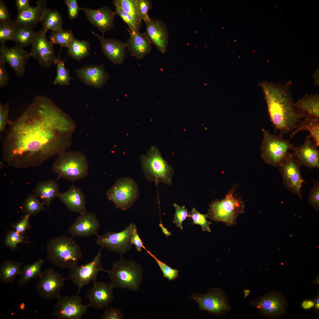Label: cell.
<instances>
[{"instance_id": "4fadbf2b", "label": "cell", "mask_w": 319, "mask_h": 319, "mask_svg": "<svg viewBox=\"0 0 319 319\" xmlns=\"http://www.w3.org/2000/svg\"><path fill=\"white\" fill-rule=\"evenodd\" d=\"M300 166L290 152L277 167L283 185L290 192L302 199L301 188L305 182L301 175Z\"/></svg>"}, {"instance_id": "277c9868", "label": "cell", "mask_w": 319, "mask_h": 319, "mask_svg": "<svg viewBox=\"0 0 319 319\" xmlns=\"http://www.w3.org/2000/svg\"><path fill=\"white\" fill-rule=\"evenodd\" d=\"M57 156L51 169L53 172L58 175L57 179L63 178L73 182L88 175V161L81 152L66 151Z\"/></svg>"}, {"instance_id": "ffe728a7", "label": "cell", "mask_w": 319, "mask_h": 319, "mask_svg": "<svg viewBox=\"0 0 319 319\" xmlns=\"http://www.w3.org/2000/svg\"><path fill=\"white\" fill-rule=\"evenodd\" d=\"M93 283V286L88 290L86 294L89 304L96 309L107 308L113 299L114 287L111 283L97 281Z\"/></svg>"}, {"instance_id": "db71d44e", "label": "cell", "mask_w": 319, "mask_h": 319, "mask_svg": "<svg viewBox=\"0 0 319 319\" xmlns=\"http://www.w3.org/2000/svg\"><path fill=\"white\" fill-rule=\"evenodd\" d=\"M30 217L29 214H25L21 220L15 225H12L14 230L23 235L25 231L30 227L29 222Z\"/></svg>"}, {"instance_id": "bcb514c9", "label": "cell", "mask_w": 319, "mask_h": 319, "mask_svg": "<svg viewBox=\"0 0 319 319\" xmlns=\"http://www.w3.org/2000/svg\"><path fill=\"white\" fill-rule=\"evenodd\" d=\"M173 206L175 209V212L173 220V223L181 230H183L182 223L187 217H190V213L188 212L185 206H180L175 203Z\"/></svg>"}, {"instance_id": "cb8c5ba5", "label": "cell", "mask_w": 319, "mask_h": 319, "mask_svg": "<svg viewBox=\"0 0 319 319\" xmlns=\"http://www.w3.org/2000/svg\"><path fill=\"white\" fill-rule=\"evenodd\" d=\"M146 30L144 32L151 44L154 45L160 52L164 54L167 48L168 35L167 27L160 20L151 19L145 22Z\"/></svg>"}, {"instance_id": "c3c4849f", "label": "cell", "mask_w": 319, "mask_h": 319, "mask_svg": "<svg viewBox=\"0 0 319 319\" xmlns=\"http://www.w3.org/2000/svg\"><path fill=\"white\" fill-rule=\"evenodd\" d=\"M9 106L8 102L3 104L0 103V133L4 132L6 126L10 125L12 122L9 118Z\"/></svg>"}, {"instance_id": "5b68a950", "label": "cell", "mask_w": 319, "mask_h": 319, "mask_svg": "<svg viewBox=\"0 0 319 319\" xmlns=\"http://www.w3.org/2000/svg\"><path fill=\"white\" fill-rule=\"evenodd\" d=\"M114 287L127 289L131 291L139 289L143 279L142 266L132 260L121 259L115 262L111 269L107 272Z\"/></svg>"}, {"instance_id": "6da1fadb", "label": "cell", "mask_w": 319, "mask_h": 319, "mask_svg": "<svg viewBox=\"0 0 319 319\" xmlns=\"http://www.w3.org/2000/svg\"><path fill=\"white\" fill-rule=\"evenodd\" d=\"M10 126L2 156L9 166L17 169L39 167L66 151L76 129L74 121L44 95L36 96Z\"/></svg>"}, {"instance_id": "30bf717a", "label": "cell", "mask_w": 319, "mask_h": 319, "mask_svg": "<svg viewBox=\"0 0 319 319\" xmlns=\"http://www.w3.org/2000/svg\"><path fill=\"white\" fill-rule=\"evenodd\" d=\"M137 230L136 225L132 223L123 230L117 232H108L100 235H98L96 243L102 248L121 254V257L129 251L132 245L131 242L132 236Z\"/></svg>"}, {"instance_id": "44dd1931", "label": "cell", "mask_w": 319, "mask_h": 319, "mask_svg": "<svg viewBox=\"0 0 319 319\" xmlns=\"http://www.w3.org/2000/svg\"><path fill=\"white\" fill-rule=\"evenodd\" d=\"M309 135L302 144L294 147L292 154L300 166L313 169L319 168V151L314 141Z\"/></svg>"}, {"instance_id": "e0dca14e", "label": "cell", "mask_w": 319, "mask_h": 319, "mask_svg": "<svg viewBox=\"0 0 319 319\" xmlns=\"http://www.w3.org/2000/svg\"><path fill=\"white\" fill-rule=\"evenodd\" d=\"M31 57L30 52L17 44L11 47L1 45L0 48V60L8 64L18 77L24 75L27 62Z\"/></svg>"}, {"instance_id": "74e56055", "label": "cell", "mask_w": 319, "mask_h": 319, "mask_svg": "<svg viewBox=\"0 0 319 319\" xmlns=\"http://www.w3.org/2000/svg\"><path fill=\"white\" fill-rule=\"evenodd\" d=\"M61 49L57 58L56 64L57 67L56 74L53 84L55 85L68 86L73 78L70 75L69 70L65 67L64 62L61 59Z\"/></svg>"}, {"instance_id": "3957f363", "label": "cell", "mask_w": 319, "mask_h": 319, "mask_svg": "<svg viewBox=\"0 0 319 319\" xmlns=\"http://www.w3.org/2000/svg\"><path fill=\"white\" fill-rule=\"evenodd\" d=\"M47 259L53 265L63 268L77 265L82 256L81 248L73 237L65 235L51 239L46 245Z\"/></svg>"}, {"instance_id": "b9f144b4", "label": "cell", "mask_w": 319, "mask_h": 319, "mask_svg": "<svg viewBox=\"0 0 319 319\" xmlns=\"http://www.w3.org/2000/svg\"><path fill=\"white\" fill-rule=\"evenodd\" d=\"M208 214H202L197 211L195 208L192 209L190 213V217L193 219V223L194 224L201 226L203 231L210 232L211 230L210 225L211 222L208 221L206 218L209 217Z\"/></svg>"}, {"instance_id": "4dcf8cb0", "label": "cell", "mask_w": 319, "mask_h": 319, "mask_svg": "<svg viewBox=\"0 0 319 319\" xmlns=\"http://www.w3.org/2000/svg\"><path fill=\"white\" fill-rule=\"evenodd\" d=\"M22 264L14 261H4L0 267V281L5 284H14L15 277L20 274Z\"/></svg>"}, {"instance_id": "f907efd6", "label": "cell", "mask_w": 319, "mask_h": 319, "mask_svg": "<svg viewBox=\"0 0 319 319\" xmlns=\"http://www.w3.org/2000/svg\"><path fill=\"white\" fill-rule=\"evenodd\" d=\"M123 318L122 311L114 307L106 308L101 317V319H122Z\"/></svg>"}, {"instance_id": "9f6ffc18", "label": "cell", "mask_w": 319, "mask_h": 319, "mask_svg": "<svg viewBox=\"0 0 319 319\" xmlns=\"http://www.w3.org/2000/svg\"><path fill=\"white\" fill-rule=\"evenodd\" d=\"M131 242L132 245H134L137 251L141 252L142 249H144L146 248L144 245V243L140 238L137 232V230L134 233L131 239Z\"/></svg>"}, {"instance_id": "f5cc1de1", "label": "cell", "mask_w": 319, "mask_h": 319, "mask_svg": "<svg viewBox=\"0 0 319 319\" xmlns=\"http://www.w3.org/2000/svg\"><path fill=\"white\" fill-rule=\"evenodd\" d=\"M68 8V16L71 19L76 18L78 15L80 7L76 0H65Z\"/></svg>"}, {"instance_id": "d6a6232c", "label": "cell", "mask_w": 319, "mask_h": 319, "mask_svg": "<svg viewBox=\"0 0 319 319\" xmlns=\"http://www.w3.org/2000/svg\"><path fill=\"white\" fill-rule=\"evenodd\" d=\"M306 130L310 132V136L313 140L314 142L318 147L319 146V119L308 118H305L300 121L296 129L290 135V140L297 133Z\"/></svg>"}, {"instance_id": "816d5d0a", "label": "cell", "mask_w": 319, "mask_h": 319, "mask_svg": "<svg viewBox=\"0 0 319 319\" xmlns=\"http://www.w3.org/2000/svg\"><path fill=\"white\" fill-rule=\"evenodd\" d=\"M11 14L4 1L0 0V24L11 23Z\"/></svg>"}, {"instance_id": "7dc6e473", "label": "cell", "mask_w": 319, "mask_h": 319, "mask_svg": "<svg viewBox=\"0 0 319 319\" xmlns=\"http://www.w3.org/2000/svg\"><path fill=\"white\" fill-rule=\"evenodd\" d=\"M25 237L23 235L15 230H12L7 235L4 242V245L10 249L15 250L17 248V245L25 241Z\"/></svg>"}, {"instance_id": "7bdbcfd3", "label": "cell", "mask_w": 319, "mask_h": 319, "mask_svg": "<svg viewBox=\"0 0 319 319\" xmlns=\"http://www.w3.org/2000/svg\"><path fill=\"white\" fill-rule=\"evenodd\" d=\"M122 9L132 18L133 20L140 28L142 20L136 13L135 7V0H117Z\"/></svg>"}, {"instance_id": "8fae6325", "label": "cell", "mask_w": 319, "mask_h": 319, "mask_svg": "<svg viewBox=\"0 0 319 319\" xmlns=\"http://www.w3.org/2000/svg\"><path fill=\"white\" fill-rule=\"evenodd\" d=\"M90 306L89 304H83L82 299L79 294L60 295L57 299L51 315L58 319H80L86 313Z\"/></svg>"}, {"instance_id": "681fc988", "label": "cell", "mask_w": 319, "mask_h": 319, "mask_svg": "<svg viewBox=\"0 0 319 319\" xmlns=\"http://www.w3.org/2000/svg\"><path fill=\"white\" fill-rule=\"evenodd\" d=\"M313 185L310 190L308 198V202L313 208L319 209V181L313 180Z\"/></svg>"}, {"instance_id": "836d02e7", "label": "cell", "mask_w": 319, "mask_h": 319, "mask_svg": "<svg viewBox=\"0 0 319 319\" xmlns=\"http://www.w3.org/2000/svg\"><path fill=\"white\" fill-rule=\"evenodd\" d=\"M44 261V259L40 258L33 263L24 266L18 279V285L21 287L24 286L32 279L38 277Z\"/></svg>"}, {"instance_id": "11a10c76", "label": "cell", "mask_w": 319, "mask_h": 319, "mask_svg": "<svg viewBox=\"0 0 319 319\" xmlns=\"http://www.w3.org/2000/svg\"><path fill=\"white\" fill-rule=\"evenodd\" d=\"M5 63L0 60V88L6 86L9 82V75L5 67Z\"/></svg>"}, {"instance_id": "f1b7e54d", "label": "cell", "mask_w": 319, "mask_h": 319, "mask_svg": "<svg viewBox=\"0 0 319 319\" xmlns=\"http://www.w3.org/2000/svg\"><path fill=\"white\" fill-rule=\"evenodd\" d=\"M301 119L311 118L319 119V94H306L294 103Z\"/></svg>"}, {"instance_id": "f546056e", "label": "cell", "mask_w": 319, "mask_h": 319, "mask_svg": "<svg viewBox=\"0 0 319 319\" xmlns=\"http://www.w3.org/2000/svg\"><path fill=\"white\" fill-rule=\"evenodd\" d=\"M33 192L44 205L49 209L53 200L58 198L61 193L57 182L52 180L38 182Z\"/></svg>"}, {"instance_id": "f6af8a7d", "label": "cell", "mask_w": 319, "mask_h": 319, "mask_svg": "<svg viewBox=\"0 0 319 319\" xmlns=\"http://www.w3.org/2000/svg\"><path fill=\"white\" fill-rule=\"evenodd\" d=\"M113 4L115 7V12L126 23L129 27V30L139 31V28L133 20L131 17L121 7L117 0H114Z\"/></svg>"}, {"instance_id": "8d00e7d4", "label": "cell", "mask_w": 319, "mask_h": 319, "mask_svg": "<svg viewBox=\"0 0 319 319\" xmlns=\"http://www.w3.org/2000/svg\"><path fill=\"white\" fill-rule=\"evenodd\" d=\"M36 34L32 27L25 26L17 27L14 41L23 48L26 47L32 44Z\"/></svg>"}, {"instance_id": "83f0119b", "label": "cell", "mask_w": 319, "mask_h": 319, "mask_svg": "<svg viewBox=\"0 0 319 319\" xmlns=\"http://www.w3.org/2000/svg\"><path fill=\"white\" fill-rule=\"evenodd\" d=\"M58 198L71 212L80 214L87 211L85 196L81 189L74 185L66 191L61 193Z\"/></svg>"}, {"instance_id": "6125c7cd", "label": "cell", "mask_w": 319, "mask_h": 319, "mask_svg": "<svg viewBox=\"0 0 319 319\" xmlns=\"http://www.w3.org/2000/svg\"><path fill=\"white\" fill-rule=\"evenodd\" d=\"M319 297H317L315 298V301H314V306L315 310L317 311H318L319 309Z\"/></svg>"}, {"instance_id": "52a82bcc", "label": "cell", "mask_w": 319, "mask_h": 319, "mask_svg": "<svg viewBox=\"0 0 319 319\" xmlns=\"http://www.w3.org/2000/svg\"><path fill=\"white\" fill-rule=\"evenodd\" d=\"M236 187L230 189L223 199H217L209 204L208 217L210 219L227 226L235 224L237 217L244 212L245 207L242 199L235 195Z\"/></svg>"}, {"instance_id": "9a60e30c", "label": "cell", "mask_w": 319, "mask_h": 319, "mask_svg": "<svg viewBox=\"0 0 319 319\" xmlns=\"http://www.w3.org/2000/svg\"><path fill=\"white\" fill-rule=\"evenodd\" d=\"M252 304L263 315L278 319L284 315L288 303L284 295L277 291H271L253 302Z\"/></svg>"}, {"instance_id": "680465c9", "label": "cell", "mask_w": 319, "mask_h": 319, "mask_svg": "<svg viewBox=\"0 0 319 319\" xmlns=\"http://www.w3.org/2000/svg\"><path fill=\"white\" fill-rule=\"evenodd\" d=\"M314 305L313 301L310 300H307L302 302L301 306L305 310H308L314 307Z\"/></svg>"}, {"instance_id": "ee69618b", "label": "cell", "mask_w": 319, "mask_h": 319, "mask_svg": "<svg viewBox=\"0 0 319 319\" xmlns=\"http://www.w3.org/2000/svg\"><path fill=\"white\" fill-rule=\"evenodd\" d=\"M17 27L12 23L0 24V43L1 45H4L8 40L14 41Z\"/></svg>"}, {"instance_id": "603a6c76", "label": "cell", "mask_w": 319, "mask_h": 319, "mask_svg": "<svg viewBox=\"0 0 319 319\" xmlns=\"http://www.w3.org/2000/svg\"><path fill=\"white\" fill-rule=\"evenodd\" d=\"M75 72L82 82L97 89L103 87L109 77L103 64L88 65L75 69Z\"/></svg>"}, {"instance_id": "f35d334b", "label": "cell", "mask_w": 319, "mask_h": 319, "mask_svg": "<svg viewBox=\"0 0 319 319\" xmlns=\"http://www.w3.org/2000/svg\"><path fill=\"white\" fill-rule=\"evenodd\" d=\"M74 38L71 30L63 29L52 31L49 36V40L53 44L67 48Z\"/></svg>"}, {"instance_id": "2e32d148", "label": "cell", "mask_w": 319, "mask_h": 319, "mask_svg": "<svg viewBox=\"0 0 319 319\" xmlns=\"http://www.w3.org/2000/svg\"><path fill=\"white\" fill-rule=\"evenodd\" d=\"M46 34L41 30L36 32L30 53L31 57L37 60L42 67L48 68L52 64H56L57 58L53 44L47 40Z\"/></svg>"}, {"instance_id": "7402d4cb", "label": "cell", "mask_w": 319, "mask_h": 319, "mask_svg": "<svg viewBox=\"0 0 319 319\" xmlns=\"http://www.w3.org/2000/svg\"><path fill=\"white\" fill-rule=\"evenodd\" d=\"M92 25L97 27L104 36L105 32L113 29L114 25L115 16L116 14L109 7L103 6L96 9L88 8H80Z\"/></svg>"}, {"instance_id": "d6986e66", "label": "cell", "mask_w": 319, "mask_h": 319, "mask_svg": "<svg viewBox=\"0 0 319 319\" xmlns=\"http://www.w3.org/2000/svg\"><path fill=\"white\" fill-rule=\"evenodd\" d=\"M100 226L96 215L86 211L80 214L69 227L67 232L73 237H88L97 236Z\"/></svg>"}, {"instance_id": "7a4b0ae2", "label": "cell", "mask_w": 319, "mask_h": 319, "mask_svg": "<svg viewBox=\"0 0 319 319\" xmlns=\"http://www.w3.org/2000/svg\"><path fill=\"white\" fill-rule=\"evenodd\" d=\"M290 80L284 84L267 81L259 84L264 95L270 120L276 131L283 137L293 131L301 119L294 106Z\"/></svg>"}, {"instance_id": "d590c367", "label": "cell", "mask_w": 319, "mask_h": 319, "mask_svg": "<svg viewBox=\"0 0 319 319\" xmlns=\"http://www.w3.org/2000/svg\"><path fill=\"white\" fill-rule=\"evenodd\" d=\"M44 204L34 194L28 195L23 202L21 206L25 214L35 216L41 211H47Z\"/></svg>"}, {"instance_id": "1f68e13d", "label": "cell", "mask_w": 319, "mask_h": 319, "mask_svg": "<svg viewBox=\"0 0 319 319\" xmlns=\"http://www.w3.org/2000/svg\"><path fill=\"white\" fill-rule=\"evenodd\" d=\"M40 30L46 33L48 30L56 31L62 29L63 20L59 12L57 10L48 8L45 11L41 21Z\"/></svg>"}, {"instance_id": "7c38bea8", "label": "cell", "mask_w": 319, "mask_h": 319, "mask_svg": "<svg viewBox=\"0 0 319 319\" xmlns=\"http://www.w3.org/2000/svg\"><path fill=\"white\" fill-rule=\"evenodd\" d=\"M102 248L90 262L80 266H77L70 269L69 279L71 280L78 287V294L81 289L91 282L96 281L97 274L100 272H107L101 261Z\"/></svg>"}, {"instance_id": "8992f818", "label": "cell", "mask_w": 319, "mask_h": 319, "mask_svg": "<svg viewBox=\"0 0 319 319\" xmlns=\"http://www.w3.org/2000/svg\"><path fill=\"white\" fill-rule=\"evenodd\" d=\"M141 169L147 181L156 184L171 185L174 173L173 168L162 156L159 149L152 146L145 155L140 157Z\"/></svg>"}, {"instance_id": "5bb4252c", "label": "cell", "mask_w": 319, "mask_h": 319, "mask_svg": "<svg viewBox=\"0 0 319 319\" xmlns=\"http://www.w3.org/2000/svg\"><path fill=\"white\" fill-rule=\"evenodd\" d=\"M36 284L37 291L43 299L51 300L60 295L65 281L69 279L52 268L41 271Z\"/></svg>"}, {"instance_id": "4316f807", "label": "cell", "mask_w": 319, "mask_h": 319, "mask_svg": "<svg viewBox=\"0 0 319 319\" xmlns=\"http://www.w3.org/2000/svg\"><path fill=\"white\" fill-rule=\"evenodd\" d=\"M130 37L126 43L130 55L140 59L149 54L151 50V43L144 33L129 30Z\"/></svg>"}, {"instance_id": "6f0895ef", "label": "cell", "mask_w": 319, "mask_h": 319, "mask_svg": "<svg viewBox=\"0 0 319 319\" xmlns=\"http://www.w3.org/2000/svg\"><path fill=\"white\" fill-rule=\"evenodd\" d=\"M29 0H16V5L18 13H20L30 7Z\"/></svg>"}, {"instance_id": "60d3db41", "label": "cell", "mask_w": 319, "mask_h": 319, "mask_svg": "<svg viewBox=\"0 0 319 319\" xmlns=\"http://www.w3.org/2000/svg\"><path fill=\"white\" fill-rule=\"evenodd\" d=\"M145 250L147 253L155 259L162 271L165 278L168 279L170 281H172L178 277V270L172 268L165 263L158 259L155 255L153 254L146 248Z\"/></svg>"}, {"instance_id": "be15d7a7", "label": "cell", "mask_w": 319, "mask_h": 319, "mask_svg": "<svg viewBox=\"0 0 319 319\" xmlns=\"http://www.w3.org/2000/svg\"><path fill=\"white\" fill-rule=\"evenodd\" d=\"M25 307V304L24 302H23L20 303L19 306V309L22 311H23L24 310Z\"/></svg>"}, {"instance_id": "ab89813d", "label": "cell", "mask_w": 319, "mask_h": 319, "mask_svg": "<svg viewBox=\"0 0 319 319\" xmlns=\"http://www.w3.org/2000/svg\"><path fill=\"white\" fill-rule=\"evenodd\" d=\"M135 9L139 18L145 22L149 21L151 19L148 12L152 7L151 1L149 0H135Z\"/></svg>"}, {"instance_id": "484cf974", "label": "cell", "mask_w": 319, "mask_h": 319, "mask_svg": "<svg viewBox=\"0 0 319 319\" xmlns=\"http://www.w3.org/2000/svg\"><path fill=\"white\" fill-rule=\"evenodd\" d=\"M46 1L38 0L37 6L18 13L13 23L16 27L25 26L33 28L41 22L43 14L47 9Z\"/></svg>"}, {"instance_id": "d4e9b609", "label": "cell", "mask_w": 319, "mask_h": 319, "mask_svg": "<svg viewBox=\"0 0 319 319\" xmlns=\"http://www.w3.org/2000/svg\"><path fill=\"white\" fill-rule=\"evenodd\" d=\"M100 41L102 51L108 59L115 64H122L126 57V43L117 39L106 38L93 32Z\"/></svg>"}, {"instance_id": "91938a15", "label": "cell", "mask_w": 319, "mask_h": 319, "mask_svg": "<svg viewBox=\"0 0 319 319\" xmlns=\"http://www.w3.org/2000/svg\"><path fill=\"white\" fill-rule=\"evenodd\" d=\"M313 78L314 80L315 85L318 86L319 84V69L317 70L313 75Z\"/></svg>"}, {"instance_id": "94428289", "label": "cell", "mask_w": 319, "mask_h": 319, "mask_svg": "<svg viewBox=\"0 0 319 319\" xmlns=\"http://www.w3.org/2000/svg\"><path fill=\"white\" fill-rule=\"evenodd\" d=\"M159 226L161 228L162 232L166 237H168L171 235V233L164 226L163 224L161 222L159 224Z\"/></svg>"}, {"instance_id": "e575fe53", "label": "cell", "mask_w": 319, "mask_h": 319, "mask_svg": "<svg viewBox=\"0 0 319 319\" xmlns=\"http://www.w3.org/2000/svg\"><path fill=\"white\" fill-rule=\"evenodd\" d=\"M67 48L68 55L77 61H80L89 55L90 45L87 41L80 40L75 38Z\"/></svg>"}, {"instance_id": "ac0fdd59", "label": "cell", "mask_w": 319, "mask_h": 319, "mask_svg": "<svg viewBox=\"0 0 319 319\" xmlns=\"http://www.w3.org/2000/svg\"><path fill=\"white\" fill-rule=\"evenodd\" d=\"M191 298L198 303L200 310L216 315L222 314L229 309L224 295L217 289H212L204 294H193Z\"/></svg>"}, {"instance_id": "ba28073f", "label": "cell", "mask_w": 319, "mask_h": 319, "mask_svg": "<svg viewBox=\"0 0 319 319\" xmlns=\"http://www.w3.org/2000/svg\"><path fill=\"white\" fill-rule=\"evenodd\" d=\"M262 131L264 136L261 146V157L266 164L277 167L295 147L289 140L279 135L272 134L264 128Z\"/></svg>"}, {"instance_id": "9c48e42d", "label": "cell", "mask_w": 319, "mask_h": 319, "mask_svg": "<svg viewBox=\"0 0 319 319\" xmlns=\"http://www.w3.org/2000/svg\"><path fill=\"white\" fill-rule=\"evenodd\" d=\"M139 194L137 183L129 177L118 179L106 193L107 198L114 204L115 207L124 211L134 204Z\"/></svg>"}]
</instances>
